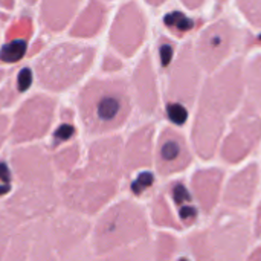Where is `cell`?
<instances>
[{"instance_id":"obj_6","label":"cell","mask_w":261,"mask_h":261,"mask_svg":"<svg viewBox=\"0 0 261 261\" xmlns=\"http://www.w3.org/2000/svg\"><path fill=\"white\" fill-rule=\"evenodd\" d=\"M260 180V171L257 164H249L234 174L226 184L223 193V202L229 210L248 208L257 193Z\"/></svg>"},{"instance_id":"obj_22","label":"cell","mask_w":261,"mask_h":261,"mask_svg":"<svg viewBox=\"0 0 261 261\" xmlns=\"http://www.w3.org/2000/svg\"><path fill=\"white\" fill-rule=\"evenodd\" d=\"M254 234L257 237H261V203L258 205L257 214H255V222H254Z\"/></svg>"},{"instance_id":"obj_25","label":"cell","mask_w":261,"mask_h":261,"mask_svg":"<svg viewBox=\"0 0 261 261\" xmlns=\"http://www.w3.org/2000/svg\"><path fill=\"white\" fill-rule=\"evenodd\" d=\"M257 44H261V35L258 37V41H257Z\"/></svg>"},{"instance_id":"obj_10","label":"cell","mask_w":261,"mask_h":261,"mask_svg":"<svg viewBox=\"0 0 261 261\" xmlns=\"http://www.w3.org/2000/svg\"><path fill=\"white\" fill-rule=\"evenodd\" d=\"M122 112V99L119 96L107 95L99 99L96 106V115L98 119L102 122H112L115 121Z\"/></svg>"},{"instance_id":"obj_12","label":"cell","mask_w":261,"mask_h":261,"mask_svg":"<svg viewBox=\"0 0 261 261\" xmlns=\"http://www.w3.org/2000/svg\"><path fill=\"white\" fill-rule=\"evenodd\" d=\"M237 6L251 24L261 28V0H237Z\"/></svg>"},{"instance_id":"obj_7","label":"cell","mask_w":261,"mask_h":261,"mask_svg":"<svg viewBox=\"0 0 261 261\" xmlns=\"http://www.w3.org/2000/svg\"><path fill=\"white\" fill-rule=\"evenodd\" d=\"M223 171L219 168H203L193 176V194L205 214H210L222 194Z\"/></svg>"},{"instance_id":"obj_18","label":"cell","mask_w":261,"mask_h":261,"mask_svg":"<svg viewBox=\"0 0 261 261\" xmlns=\"http://www.w3.org/2000/svg\"><path fill=\"white\" fill-rule=\"evenodd\" d=\"M75 133V128L72 127V125H69V124H63V125H60L58 128H57V132L54 133V142L55 144H58V142H63V141H67V139H70V136Z\"/></svg>"},{"instance_id":"obj_3","label":"cell","mask_w":261,"mask_h":261,"mask_svg":"<svg viewBox=\"0 0 261 261\" xmlns=\"http://www.w3.org/2000/svg\"><path fill=\"white\" fill-rule=\"evenodd\" d=\"M260 141L261 112L252 101H246L220 142V156L228 164H240L255 150Z\"/></svg>"},{"instance_id":"obj_4","label":"cell","mask_w":261,"mask_h":261,"mask_svg":"<svg viewBox=\"0 0 261 261\" xmlns=\"http://www.w3.org/2000/svg\"><path fill=\"white\" fill-rule=\"evenodd\" d=\"M237 40V31L228 20H217L210 24L196 43V58L206 72L217 70L231 54Z\"/></svg>"},{"instance_id":"obj_5","label":"cell","mask_w":261,"mask_h":261,"mask_svg":"<svg viewBox=\"0 0 261 261\" xmlns=\"http://www.w3.org/2000/svg\"><path fill=\"white\" fill-rule=\"evenodd\" d=\"M200 69L202 67L196 58L194 49L191 46L184 47L173 73L171 93L176 96V101L171 102H179L187 107V104L193 101L199 87Z\"/></svg>"},{"instance_id":"obj_16","label":"cell","mask_w":261,"mask_h":261,"mask_svg":"<svg viewBox=\"0 0 261 261\" xmlns=\"http://www.w3.org/2000/svg\"><path fill=\"white\" fill-rule=\"evenodd\" d=\"M197 210L191 205V203H185V205H180V210H179V217L182 220L184 225H193L196 220H197Z\"/></svg>"},{"instance_id":"obj_23","label":"cell","mask_w":261,"mask_h":261,"mask_svg":"<svg viewBox=\"0 0 261 261\" xmlns=\"http://www.w3.org/2000/svg\"><path fill=\"white\" fill-rule=\"evenodd\" d=\"M182 2L185 3V6H188L191 9H197L205 3V0H182Z\"/></svg>"},{"instance_id":"obj_13","label":"cell","mask_w":261,"mask_h":261,"mask_svg":"<svg viewBox=\"0 0 261 261\" xmlns=\"http://www.w3.org/2000/svg\"><path fill=\"white\" fill-rule=\"evenodd\" d=\"M26 52V41L24 40H14L8 44H5L0 50V60L6 63H15L18 61Z\"/></svg>"},{"instance_id":"obj_2","label":"cell","mask_w":261,"mask_h":261,"mask_svg":"<svg viewBox=\"0 0 261 261\" xmlns=\"http://www.w3.org/2000/svg\"><path fill=\"white\" fill-rule=\"evenodd\" d=\"M251 242V226L242 216L223 214L210 229L197 232L191 251L199 260H242Z\"/></svg>"},{"instance_id":"obj_21","label":"cell","mask_w":261,"mask_h":261,"mask_svg":"<svg viewBox=\"0 0 261 261\" xmlns=\"http://www.w3.org/2000/svg\"><path fill=\"white\" fill-rule=\"evenodd\" d=\"M159 57H161L162 66H168L171 63V60H173V46L168 44V43L162 44L161 49H159Z\"/></svg>"},{"instance_id":"obj_11","label":"cell","mask_w":261,"mask_h":261,"mask_svg":"<svg viewBox=\"0 0 261 261\" xmlns=\"http://www.w3.org/2000/svg\"><path fill=\"white\" fill-rule=\"evenodd\" d=\"M164 23H165L170 29L179 32V34L190 32V31L194 28V21H193L190 17H187L185 14L177 12V11L168 12V14L164 17Z\"/></svg>"},{"instance_id":"obj_9","label":"cell","mask_w":261,"mask_h":261,"mask_svg":"<svg viewBox=\"0 0 261 261\" xmlns=\"http://www.w3.org/2000/svg\"><path fill=\"white\" fill-rule=\"evenodd\" d=\"M245 87L249 89L251 101L261 112V55L252 58L245 69Z\"/></svg>"},{"instance_id":"obj_24","label":"cell","mask_w":261,"mask_h":261,"mask_svg":"<svg viewBox=\"0 0 261 261\" xmlns=\"http://www.w3.org/2000/svg\"><path fill=\"white\" fill-rule=\"evenodd\" d=\"M217 5H219V6H222V0H217Z\"/></svg>"},{"instance_id":"obj_15","label":"cell","mask_w":261,"mask_h":261,"mask_svg":"<svg viewBox=\"0 0 261 261\" xmlns=\"http://www.w3.org/2000/svg\"><path fill=\"white\" fill-rule=\"evenodd\" d=\"M153 182H154V177L151 173H141L136 177V180L132 184V191L135 194H142L145 190H148L153 185Z\"/></svg>"},{"instance_id":"obj_19","label":"cell","mask_w":261,"mask_h":261,"mask_svg":"<svg viewBox=\"0 0 261 261\" xmlns=\"http://www.w3.org/2000/svg\"><path fill=\"white\" fill-rule=\"evenodd\" d=\"M17 84H18V90L24 92L31 87L32 84V72L29 69H21L17 78Z\"/></svg>"},{"instance_id":"obj_1","label":"cell","mask_w":261,"mask_h":261,"mask_svg":"<svg viewBox=\"0 0 261 261\" xmlns=\"http://www.w3.org/2000/svg\"><path fill=\"white\" fill-rule=\"evenodd\" d=\"M245 90V67L234 60L211 76L200 93L193 125V144L202 159H211L222 142L226 119L240 104Z\"/></svg>"},{"instance_id":"obj_8","label":"cell","mask_w":261,"mask_h":261,"mask_svg":"<svg viewBox=\"0 0 261 261\" xmlns=\"http://www.w3.org/2000/svg\"><path fill=\"white\" fill-rule=\"evenodd\" d=\"M191 153L185 139L173 132L167 133L159 145V165L165 173L180 171L188 167Z\"/></svg>"},{"instance_id":"obj_14","label":"cell","mask_w":261,"mask_h":261,"mask_svg":"<svg viewBox=\"0 0 261 261\" xmlns=\"http://www.w3.org/2000/svg\"><path fill=\"white\" fill-rule=\"evenodd\" d=\"M167 115H168L170 121L176 125H182L188 119L187 107L184 104H179V102H170L167 106Z\"/></svg>"},{"instance_id":"obj_20","label":"cell","mask_w":261,"mask_h":261,"mask_svg":"<svg viewBox=\"0 0 261 261\" xmlns=\"http://www.w3.org/2000/svg\"><path fill=\"white\" fill-rule=\"evenodd\" d=\"M9 180H11V174L9 170L6 167V164L0 162V194H6L9 193Z\"/></svg>"},{"instance_id":"obj_17","label":"cell","mask_w":261,"mask_h":261,"mask_svg":"<svg viewBox=\"0 0 261 261\" xmlns=\"http://www.w3.org/2000/svg\"><path fill=\"white\" fill-rule=\"evenodd\" d=\"M171 196H173V200H174L177 205L191 203V194H190V191H188L182 184H176V185L173 187Z\"/></svg>"}]
</instances>
